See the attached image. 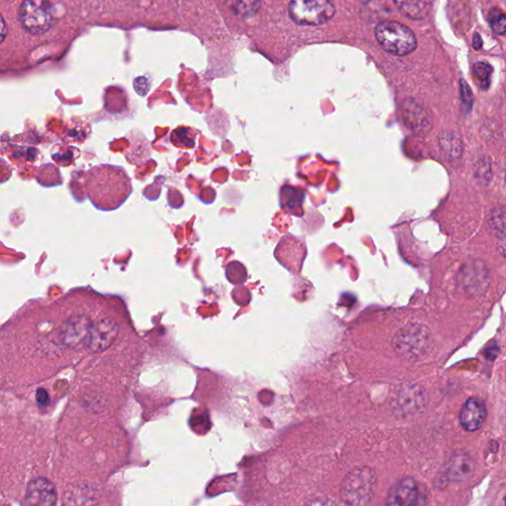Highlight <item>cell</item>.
I'll list each match as a JSON object with an SVG mask.
<instances>
[{
	"instance_id": "obj_1",
	"label": "cell",
	"mask_w": 506,
	"mask_h": 506,
	"mask_svg": "<svg viewBox=\"0 0 506 506\" xmlns=\"http://www.w3.org/2000/svg\"><path fill=\"white\" fill-rule=\"evenodd\" d=\"M375 37L384 51L396 56H406L413 53L418 46V40L413 30L392 20H384L377 24Z\"/></svg>"
},
{
	"instance_id": "obj_2",
	"label": "cell",
	"mask_w": 506,
	"mask_h": 506,
	"mask_svg": "<svg viewBox=\"0 0 506 506\" xmlns=\"http://www.w3.org/2000/svg\"><path fill=\"white\" fill-rule=\"evenodd\" d=\"M433 346L428 327L413 324L404 326L394 337L393 346L399 356L406 360H418L428 355Z\"/></svg>"
},
{
	"instance_id": "obj_3",
	"label": "cell",
	"mask_w": 506,
	"mask_h": 506,
	"mask_svg": "<svg viewBox=\"0 0 506 506\" xmlns=\"http://www.w3.org/2000/svg\"><path fill=\"white\" fill-rule=\"evenodd\" d=\"M376 475L369 467L357 468L347 475L341 488L342 502L349 506L367 505L376 488Z\"/></svg>"
},
{
	"instance_id": "obj_4",
	"label": "cell",
	"mask_w": 506,
	"mask_h": 506,
	"mask_svg": "<svg viewBox=\"0 0 506 506\" xmlns=\"http://www.w3.org/2000/svg\"><path fill=\"white\" fill-rule=\"evenodd\" d=\"M288 11L297 24L317 26L329 21L336 14V7L326 0H297L290 4Z\"/></svg>"
},
{
	"instance_id": "obj_5",
	"label": "cell",
	"mask_w": 506,
	"mask_h": 506,
	"mask_svg": "<svg viewBox=\"0 0 506 506\" xmlns=\"http://www.w3.org/2000/svg\"><path fill=\"white\" fill-rule=\"evenodd\" d=\"M19 21L22 27L33 34H42L54 22V7L49 2L26 1L20 6Z\"/></svg>"
},
{
	"instance_id": "obj_6",
	"label": "cell",
	"mask_w": 506,
	"mask_h": 506,
	"mask_svg": "<svg viewBox=\"0 0 506 506\" xmlns=\"http://www.w3.org/2000/svg\"><path fill=\"white\" fill-rule=\"evenodd\" d=\"M93 322L86 316L71 317L61 327V337L69 348L81 349L88 347Z\"/></svg>"
},
{
	"instance_id": "obj_7",
	"label": "cell",
	"mask_w": 506,
	"mask_h": 506,
	"mask_svg": "<svg viewBox=\"0 0 506 506\" xmlns=\"http://www.w3.org/2000/svg\"><path fill=\"white\" fill-rule=\"evenodd\" d=\"M119 336V326L112 319L93 322L88 348L93 352H102L112 346Z\"/></svg>"
},
{
	"instance_id": "obj_8",
	"label": "cell",
	"mask_w": 506,
	"mask_h": 506,
	"mask_svg": "<svg viewBox=\"0 0 506 506\" xmlns=\"http://www.w3.org/2000/svg\"><path fill=\"white\" fill-rule=\"evenodd\" d=\"M423 404V391L416 384H404L394 393V409L401 416H411L418 413Z\"/></svg>"
},
{
	"instance_id": "obj_9",
	"label": "cell",
	"mask_w": 506,
	"mask_h": 506,
	"mask_svg": "<svg viewBox=\"0 0 506 506\" xmlns=\"http://www.w3.org/2000/svg\"><path fill=\"white\" fill-rule=\"evenodd\" d=\"M419 498L418 483L413 478H404L394 483L387 498V506H416Z\"/></svg>"
},
{
	"instance_id": "obj_10",
	"label": "cell",
	"mask_w": 506,
	"mask_h": 506,
	"mask_svg": "<svg viewBox=\"0 0 506 506\" xmlns=\"http://www.w3.org/2000/svg\"><path fill=\"white\" fill-rule=\"evenodd\" d=\"M26 500L30 506H54L57 502L56 488L47 478H34L27 488Z\"/></svg>"
},
{
	"instance_id": "obj_11",
	"label": "cell",
	"mask_w": 506,
	"mask_h": 506,
	"mask_svg": "<svg viewBox=\"0 0 506 506\" xmlns=\"http://www.w3.org/2000/svg\"><path fill=\"white\" fill-rule=\"evenodd\" d=\"M487 418V408L482 399L472 398L464 404L460 413V423L469 433H473L482 428Z\"/></svg>"
},
{
	"instance_id": "obj_12",
	"label": "cell",
	"mask_w": 506,
	"mask_h": 506,
	"mask_svg": "<svg viewBox=\"0 0 506 506\" xmlns=\"http://www.w3.org/2000/svg\"><path fill=\"white\" fill-rule=\"evenodd\" d=\"M404 118L408 128L416 133H423L430 128L428 113L419 104L414 102L413 99L404 102Z\"/></svg>"
},
{
	"instance_id": "obj_13",
	"label": "cell",
	"mask_w": 506,
	"mask_h": 506,
	"mask_svg": "<svg viewBox=\"0 0 506 506\" xmlns=\"http://www.w3.org/2000/svg\"><path fill=\"white\" fill-rule=\"evenodd\" d=\"M475 463L470 455L466 453H456L450 459L448 465V477L454 482L466 481L473 472Z\"/></svg>"
},
{
	"instance_id": "obj_14",
	"label": "cell",
	"mask_w": 506,
	"mask_h": 506,
	"mask_svg": "<svg viewBox=\"0 0 506 506\" xmlns=\"http://www.w3.org/2000/svg\"><path fill=\"white\" fill-rule=\"evenodd\" d=\"M439 146L442 150L444 155L448 158H460L463 153V141L457 133L453 131H445L439 138Z\"/></svg>"
},
{
	"instance_id": "obj_15",
	"label": "cell",
	"mask_w": 506,
	"mask_h": 506,
	"mask_svg": "<svg viewBox=\"0 0 506 506\" xmlns=\"http://www.w3.org/2000/svg\"><path fill=\"white\" fill-rule=\"evenodd\" d=\"M399 11L413 20L426 18L433 8V4L426 1H396Z\"/></svg>"
},
{
	"instance_id": "obj_16",
	"label": "cell",
	"mask_w": 506,
	"mask_h": 506,
	"mask_svg": "<svg viewBox=\"0 0 506 506\" xmlns=\"http://www.w3.org/2000/svg\"><path fill=\"white\" fill-rule=\"evenodd\" d=\"M66 506H98V498L88 488L78 487L68 493Z\"/></svg>"
},
{
	"instance_id": "obj_17",
	"label": "cell",
	"mask_w": 506,
	"mask_h": 506,
	"mask_svg": "<svg viewBox=\"0 0 506 506\" xmlns=\"http://www.w3.org/2000/svg\"><path fill=\"white\" fill-rule=\"evenodd\" d=\"M473 73L478 78L481 88L488 89L490 84V78H492V66L483 61H478L473 66Z\"/></svg>"
},
{
	"instance_id": "obj_18",
	"label": "cell",
	"mask_w": 506,
	"mask_h": 506,
	"mask_svg": "<svg viewBox=\"0 0 506 506\" xmlns=\"http://www.w3.org/2000/svg\"><path fill=\"white\" fill-rule=\"evenodd\" d=\"M190 129H176L171 136V140L175 146H183V148H192L195 145V138L192 136Z\"/></svg>"
},
{
	"instance_id": "obj_19",
	"label": "cell",
	"mask_w": 506,
	"mask_h": 506,
	"mask_svg": "<svg viewBox=\"0 0 506 506\" xmlns=\"http://www.w3.org/2000/svg\"><path fill=\"white\" fill-rule=\"evenodd\" d=\"M490 25L495 34L503 35L506 30L505 15L500 8H493L490 12Z\"/></svg>"
},
{
	"instance_id": "obj_20",
	"label": "cell",
	"mask_w": 506,
	"mask_h": 506,
	"mask_svg": "<svg viewBox=\"0 0 506 506\" xmlns=\"http://www.w3.org/2000/svg\"><path fill=\"white\" fill-rule=\"evenodd\" d=\"M505 210L497 208L493 211L492 215H490V225L493 232L497 233L498 239L500 237H505Z\"/></svg>"
},
{
	"instance_id": "obj_21",
	"label": "cell",
	"mask_w": 506,
	"mask_h": 506,
	"mask_svg": "<svg viewBox=\"0 0 506 506\" xmlns=\"http://www.w3.org/2000/svg\"><path fill=\"white\" fill-rule=\"evenodd\" d=\"M134 88H135L136 93L141 96H145L146 93H148L151 88V81H148L146 76H140L136 78L134 81Z\"/></svg>"
},
{
	"instance_id": "obj_22",
	"label": "cell",
	"mask_w": 506,
	"mask_h": 506,
	"mask_svg": "<svg viewBox=\"0 0 506 506\" xmlns=\"http://www.w3.org/2000/svg\"><path fill=\"white\" fill-rule=\"evenodd\" d=\"M461 94H462L463 102L465 105L472 106L473 103V94L469 88L468 83L465 81H461Z\"/></svg>"
},
{
	"instance_id": "obj_23",
	"label": "cell",
	"mask_w": 506,
	"mask_h": 506,
	"mask_svg": "<svg viewBox=\"0 0 506 506\" xmlns=\"http://www.w3.org/2000/svg\"><path fill=\"white\" fill-rule=\"evenodd\" d=\"M37 401L40 406H47L49 404V394L44 389H38L36 394Z\"/></svg>"
},
{
	"instance_id": "obj_24",
	"label": "cell",
	"mask_w": 506,
	"mask_h": 506,
	"mask_svg": "<svg viewBox=\"0 0 506 506\" xmlns=\"http://www.w3.org/2000/svg\"><path fill=\"white\" fill-rule=\"evenodd\" d=\"M305 506H337L336 503L327 498H317Z\"/></svg>"
},
{
	"instance_id": "obj_25",
	"label": "cell",
	"mask_w": 506,
	"mask_h": 506,
	"mask_svg": "<svg viewBox=\"0 0 506 506\" xmlns=\"http://www.w3.org/2000/svg\"><path fill=\"white\" fill-rule=\"evenodd\" d=\"M6 34H7L6 23H5L4 17H2L1 15H0V43H2V42H4L5 37H6Z\"/></svg>"
},
{
	"instance_id": "obj_26",
	"label": "cell",
	"mask_w": 506,
	"mask_h": 506,
	"mask_svg": "<svg viewBox=\"0 0 506 506\" xmlns=\"http://www.w3.org/2000/svg\"><path fill=\"white\" fill-rule=\"evenodd\" d=\"M482 39H481L480 35L475 34V36H473V49H480L482 48Z\"/></svg>"
}]
</instances>
